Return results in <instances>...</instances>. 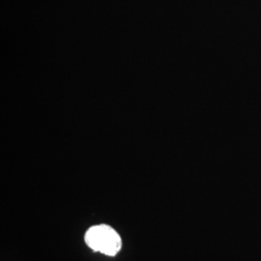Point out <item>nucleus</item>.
<instances>
[{
	"label": "nucleus",
	"mask_w": 261,
	"mask_h": 261,
	"mask_svg": "<svg viewBox=\"0 0 261 261\" xmlns=\"http://www.w3.org/2000/svg\"><path fill=\"white\" fill-rule=\"evenodd\" d=\"M85 242L94 252H100L110 256H114L121 250V238L109 225H96L87 230Z\"/></svg>",
	"instance_id": "nucleus-1"
}]
</instances>
